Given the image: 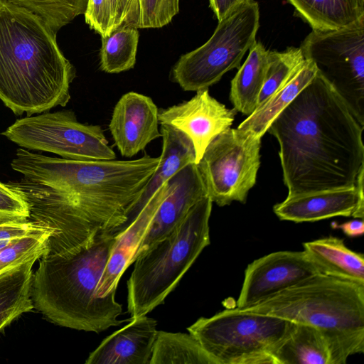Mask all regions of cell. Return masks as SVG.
Segmentation results:
<instances>
[{"mask_svg":"<svg viewBox=\"0 0 364 364\" xmlns=\"http://www.w3.org/2000/svg\"><path fill=\"white\" fill-rule=\"evenodd\" d=\"M159 124V109L152 99L129 92L114 106L109 129L120 154L131 158L161 136Z\"/></svg>","mask_w":364,"mask_h":364,"instance_id":"obj_16","label":"cell"},{"mask_svg":"<svg viewBox=\"0 0 364 364\" xmlns=\"http://www.w3.org/2000/svg\"><path fill=\"white\" fill-rule=\"evenodd\" d=\"M33 257L0 274V332L22 314L31 311Z\"/></svg>","mask_w":364,"mask_h":364,"instance_id":"obj_24","label":"cell"},{"mask_svg":"<svg viewBox=\"0 0 364 364\" xmlns=\"http://www.w3.org/2000/svg\"><path fill=\"white\" fill-rule=\"evenodd\" d=\"M245 1L209 0V6L219 21Z\"/></svg>","mask_w":364,"mask_h":364,"instance_id":"obj_34","label":"cell"},{"mask_svg":"<svg viewBox=\"0 0 364 364\" xmlns=\"http://www.w3.org/2000/svg\"><path fill=\"white\" fill-rule=\"evenodd\" d=\"M41 16L56 32L85 14L88 0H8Z\"/></svg>","mask_w":364,"mask_h":364,"instance_id":"obj_29","label":"cell"},{"mask_svg":"<svg viewBox=\"0 0 364 364\" xmlns=\"http://www.w3.org/2000/svg\"><path fill=\"white\" fill-rule=\"evenodd\" d=\"M335 227L340 228L348 237L360 236L364 232V223L363 219L355 218Z\"/></svg>","mask_w":364,"mask_h":364,"instance_id":"obj_35","label":"cell"},{"mask_svg":"<svg viewBox=\"0 0 364 364\" xmlns=\"http://www.w3.org/2000/svg\"><path fill=\"white\" fill-rule=\"evenodd\" d=\"M243 311L324 331L364 329V284L316 273Z\"/></svg>","mask_w":364,"mask_h":364,"instance_id":"obj_6","label":"cell"},{"mask_svg":"<svg viewBox=\"0 0 364 364\" xmlns=\"http://www.w3.org/2000/svg\"><path fill=\"white\" fill-rule=\"evenodd\" d=\"M317 73L314 62L305 59L290 80L242 121L237 128L250 131L262 138L276 117L315 77Z\"/></svg>","mask_w":364,"mask_h":364,"instance_id":"obj_21","label":"cell"},{"mask_svg":"<svg viewBox=\"0 0 364 364\" xmlns=\"http://www.w3.org/2000/svg\"><path fill=\"white\" fill-rule=\"evenodd\" d=\"M209 94L208 89L196 91L189 100L159 110V122L186 134L194 147L197 164L208 146L229 129L237 114Z\"/></svg>","mask_w":364,"mask_h":364,"instance_id":"obj_14","label":"cell"},{"mask_svg":"<svg viewBox=\"0 0 364 364\" xmlns=\"http://www.w3.org/2000/svg\"><path fill=\"white\" fill-rule=\"evenodd\" d=\"M300 48L364 127V19L340 29L312 31Z\"/></svg>","mask_w":364,"mask_h":364,"instance_id":"obj_9","label":"cell"},{"mask_svg":"<svg viewBox=\"0 0 364 364\" xmlns=\"http://www.w3.org/2000/svg\"><path fill=\"white\" fill-rule=\"evenodd\" d=\"M291 321L237 309L201 317L187 329L217 364H274L270 352Z\"/></svg>","mask_w":364,"mask_h":364,"instance_id":"obj_7","label":"cell"},{"mask_svg":"<svg viewBox=\"0 0 364 364\" xmlns=\"http://www.w3.org/2000/svg\"><path fill=\"white\" fill-rule=\"evenodd\" d=\"M296 14L313 31H331L364 19V6L358 0H288Z\"/></svg>","mask_w":364,"mask_h":364,"instance_id":"obj_23","label":"cell"},{"mask_svg":"<svg viewBox=\"0 0 364 364\" xmlns=\"http://www.w3.org/2000/svg\"><path fill=\"white\" fill-rule=\"evenodd\" d=\"M304 61L305 58L300 47L288 48L282 52L269 50L265 80L257 100V108L287 83Z\"/></svg>","mask_w":364,"mask_h":364,"instance_id":"obj_27","label":"cell"},{"mask_svg":"<svg viewBox=\"0 0 364 364\" xmlns=\"http://www.w3.org/2000/svg\"><path fill=\"white\" fill-rule=\"evenodd\" d=\"M138 28L122 25L102 36L100 69L119 73L134 67L139 43Z\"/></svg>","mask_w":364,"mask_h":364,"instance_id":"obj_26","label":"cell"},{"mask_svg":"<svg viewBox=\"0 0 364 364\" xmlns=\"http://www.w3.org/2000/svg\"><path fill=\"white\" fill-rule=\"evenodd\" d=\"M262 138L250 131L229 129L215 137L196 164L207 195L219 206L245 203L257 181Z\"/></svg>","mask_w":364,"mask_h":364,"instance_id":"obj_11","label":"cell"},{"mask_svg":"<svg viewBox=\"0 0 364 364\" xmlns=\"http://www.w3.org/2000/svg\"><path fill=\"white\" fill-rule=\"evenodd\" d=\"M26 201L7 183L0 182V221L29 219Z\"/></svg>","mask_w":364,"mask_h":364,"instance_id":"obj_31","label":"cell"},{"mask_svg":"<svg viewBox=\"0 0 364 364\" xmlns=\"http://www.w3.org/2000/svg\"><path fill=\"white\" fill-rule=\"evenodd\" d=\"M113 31L122 26L124 21L123 0H110Z\"/></svg>","mask_w":364,"mask_h":364,"instance_id":"obj_36","label":"cell"},{"mask_svg":"<svg viewBox=\"0 0 364 364\" xmlns=\"http://www.w3.org/2000/svg\"><path fill=\"white\" fill-rule=\"evenodd\" d=\"M150 364H217L191 335L158 331Z\"/></svg>","mask_w":364,"mask_h":364,"instance_id":"obj_25","label":"cell"},{"mask_svg":"<svg viewBox=\"0 0 364 364\" xmlns=\"http://www.w3.org/2000/svg\"><path fill=\"white\" fill-rule=\"evenodd\" d=\"M205 196L206 189L196 164H188L178 171L166 183L164 195L142 240L137 256L172 230Z\"/></svg>","mask_w":364,"mask_h":364,"instance_id":"obj_17","label":"cell"},{"mask_svg":"<svg viewBox=\"0 0 364 364\" xmlns=\"http://www.w3.org/2000/svg\"><path fill=\"white\" fill-rule=\"evenodd\" d=\"M364 352V329L324 331L291 322L286 335L270 352L274 364H345Z\"/></svg>","mask_w":364,"mask_h":364,"instance_id":"obj_12","label":"cell"},{"mask_svg":"<svg viewBox=\"0 0 364 364\" xmlns=\"http://www.w3.org/2000/svg\"><path fill=\"white\" fill-rule=\"evenodd\" d=\"M212 204L208 195L202 198L172 230L136 257L127 281L131 318L146 315L161 304L210 244Z\"/></svg>","mask_w":364,"mask_h":364,"instance_id":"obj_5","label":"cell"},{"mask_svg":"<svg viewBox=\"0 0 364 364\" xmlns=\"http://www.w3.org/2000/svg\"><path fill=\"white\" fill-rule=\"evenodd\" d=\"M249 50L245 63L231 80L230 92V100L234 109L247 116L257 108L265 80L269 53V50L257 41Z\"/></svg>","mask_w":364,"mask_h":364,"instance_id":"obj_22","label":"cell"},{"mask_svg":"<svg viewBox=\"0 0 364 364\" xmlns=\"http://www.w3.org/2000/svg\"><path fill=\"white\" fill-rule=\"evenodd\" d=\"M318 273L302 251H278L249 264L237 301V309L261 302Z\"/></svg>","mask_w":364,"mask_h":364,"instance_id":"obj_13","label":"cell"},{"mask_svg":"<svg viewBox=\"0 0 364 364\" xmlns=\"http://www.w3.org/2000/svg\"><path fill=\"white\" fill-rule=\"evenodd\" d=\"M363 128L317 73L267 130L279 145L287 196L354 186L364 167Z\"/></svg>","mask_w":364,"mask_h":364,"instance_id":"obj_2","label":"cell"},{"mask_svg":"<svg viewBox=\"0 0 364 364\" xmlns=\"http://www.w3.org/2000/svg\"><path fill=\"white\" fill-rule=\"evenodd\" d=\"M259 26L258 3L246 0L218 21L207 42L179 58L171 68V80L185 91L208 89L227 72L240 68L256 42Z\"/></svg>","mask_w":364,"mask_h":364,"instance_id":"obj_8","label":"cell"},{"mask_svg":"<svg viewBox=\"0 0 364 364\" xmlns=\"http://www.w3.org/2000/svg\"><path fill=\"white\" fill-rule=\"evenodd\" d=\"M159 162L149 155L77 161L20 148L11 166L23 177L8 185L26 201L29 219L53 230L45 253L62 252L100 233L117 235Z\"/></svg>","mask_w":364,"mask_h":364,"instance_id":"obj_1","label":"cell"},{"mask_svg":"<svg viewBox=\"0 0 364 364\" xmlns=\"http://www.w3.org/2000/svg\"><path fill=\"white\" fill-rule=\"evenodd\" d=\"M84 16L86 23L101 37L113 31L110 0H88Z\"/></svg>","mask_w":364,"mask_h":364,"instance_id":"obj_32","label":"cell"},{"mask_svg":"<svg viewBox=\"0 0 364 364\" xmlns=\"http://www.w3.org/2000/svg\"><path fill=\"white\" fill-rule=\"evenodd\" d=\"M57 32L41 16L0 0V100L15 114L65 106L76 76Z\"/></svg>","mask_w":364,"mask_h":364,"instance_id":"obj_3","label":"cell"},{"mask_svg":"<svg viewBox=\"0 0 364 364\" xmlns=\"http://www.w3.org/2000/svg\"><path fill=\"white\" fill-rule=\"evenodd\" d=\"M161 126L162 151L159 164L138 198L130 208L127 220L120 228L118 234L136 218L154 194L171 177L188 164L196 161L194 147L189 137L171 126L167 124Z\"/></svg>","mask_w":364,"mask_h":364,"instance_id":"obj_19","label":"cell"},{"mask_svg":"<svg viewBox=\"0 0 364 364\" xmlns=\"http://www.w3.org/2000/svg\"><path fill=\"white\" fill-rule=\"evenodd\" d=\"M359 3L364 6V0H358Z\"/></svg>","mask_w":364,"mask_h":364,"instance_id":"obj_38","label":"cell"},{"mask_svg":"<svg viewBox=\"0 0 364 364\" xmlns=\"http://www.w3.org/2000/svg\"><path fill=\"white\" fill-rule=\"evenodd\" d=\"M156 325L146 315L132 318L126 326L105 338L85 363L150 364Z\"/></svg>","mask_w":364,"mask_h":364,"instance_id":"obj_18","label":"cell"},{"mask_svg":"<svg viewBox=\"0 0 364 364\" xmlns=\"http://www.w3.org/2000/svg\"><path fill=\"white\" fill-rule=\"evenodd\" d=\"M46 227L30 219L0 221V250L11 242Z\"/></svg>","mask_w":364,"mask_h":364,"instance_id":"obj_33","label":"cell"},{"mask_svg":"<svg viewBox=\"0 0 364 364\" xmlns=\"http://www.w3.org/2000/svg\"><path fill=\"white\" fill-rule=\"evenodd\" d=\"M114 242V235L100 233L78 248L44 253L32 276L33 308L50 321L79 331L100 333L130 321L118 319L122 308L116 291L96 295Z\"/></svg>","mask_w":364,"mask_h":364,"instance_id":"obj_4","label":"cell"},{"mask_svg":"<svg viewBox=\"0 0 364 364\" xmlns=\"http://www.w3.org/2000/svg\"><path fill=\"white\" fill-rule=\"evenodd\" d=\"M132 0H123L124 19L129 11Z\"/></svg>","mask_w":364,"mask_h":364,"instance_id":"obj_37","label":"cell"},{"mask_svg":"<svg viewBox=\"0 0 364 364\" xmlns=\"http://www.w3.org/2000/svg\"><path fill=\"white\" fill-rule=\"evenodd\" d=\"M363 180L364 167L353 187L287 196L274 205L273 210L280 220L295 223L315 222L336 216L363 219Z\"/></svg>","mask_w":364,"mask_h":364,"instance_id":"obj_15","label":"cell"},{"mask_svg":"<svg viewBox=\"0 0 364 364\" xmlns=\"http://www.w3.org/2000/svg\"><path fill=\"white\" fill-rule=\"evenodd\" d=\"M1 134L23 149L50 152L63 159H116L102 127L78 122L72 110L48 111L18 119Z\"/></svg>","mask_w":364,"mask_h":364,"instance_id":"obj_10","label":"cell"},{"mask_svg":"<svg viewBox=\"0 0 364 364\" xmlns=\"http://www.w3.org/2000/svg\"><path fill=\"white\" fill-rule=\"evenodd\" d=\"M318 273L364 284L363 255L346 247L342 239L328 236L303 244Z\"/></svg>","mask_w":364,"mask_h":364,"instance_id":"obj_20","label":"cell"},{"mask_svg":"<svg viewBox=\"0 0 364 364\" xmlns=\"http://www.w3.org/2000/svg\"><path fill=\"white\" fill-rule=\"evenodd\" d=\"M179 12V0H132L123 25L158 28L168 24Z\"/></svg>","mask_w":364,"mask_h":364,"instance_id":"obj_28","label":"cell"},{"mask_svg":"<svg viewBox=\"0 0 364 364\" xmlns=\"http://www.w3.org/2000/svg\"><path fill=\"white\" fill-rule=\"evenodd\" d=\"M53 230L49 228L31 232L0 250V274L45 253Z\"/></svg>","mask_w":364,"mask_h":364,"instance_id":"obj_30","label":"cell"}]
</instances>
